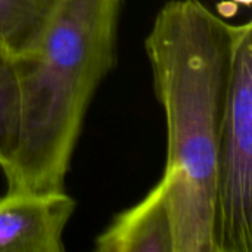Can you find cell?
Segmentation results:
<instances>
[{"label": "cell", "instance_id": "1", "mask_svg": "<svg viewBox=\"0 0 252 252\" xmlns=\"http://www.w3.org/2000/svg\"><path fill=\"white\" fill-rule=\"evenodd\" d=\"M235 25L201 0H170L145 38L167 127L161 182L176 252H213L214 176L233 69Z\"/></svg>", "mask_w": 252, "mask_h": 252}, {"label": "cell", "instance_id": "2", "mask_svg": "<svg viewBox=\"0 0 252 252\" xmlns=\"http://www.w3.org/2000/svg\"><path fill=\"white\" fill-rule=\"evenodd\" d=\"M123 0H59L34 49L16 56L19 136L7 189L63 190L89 105L117 62Z\"/></svg>", "mask_w": 252, "mask_h": 252}, {"label": "cell", "instance_id": "3", "mask_svg": "<svg viewBox=\"0 0 252 252\" xmlns=\"http://www.w3.org/2000/svg\"><path fill=\"white\" fill-rule=\"evenodd\" d=\"M252 251V24L235 25L233 69L213 208V252Z\"/></svg>", "mask_w": 252, "mask_h": 252}, {"label": "cell", "instance_id": "4", "mask_svg": "<svg viewBox=\"0 0 252 252\" xmlns=\"http://www.w3.org/2000/svg\"><path fill=\"white\" fill-rule=\"evenodd\" d=\"M77 204L63 190L7 189L0 198V252H62Z\"/></svg>", "mask_w": 252, "mask_h": 252}, {"label": "cell", "instance_id": "5", "mask_svg": "<svg viewBox=\"0 0 252 252\" xmlns=\"http://www.w3.org/2000/svg\"><path fill=\"white\" fill-rule=\"evenodd\" d=\"M97 252H176L167 189L159 183L136 205L120 213L96 238Z\"/></svg>", "mask_w": 252, "mask_h": 252}, {"label": "cell", "instance_id": "6", "mask_svg": "<svg viewBox=\"0 0 252 252\" xmlns=\"http://www.w3.org/2000/svg\"><path fill=\"white\" fill-rule=\"evenodd\" d=\"M59 0H0V43L16 58L37 46Z\"/></svg>", "mask_w": 252, "mask_h": 252}, {"label": "cell", "instance_id": "7", "mask_svg": "<svg viewBox=\"0 0 252 252\" xmlns=\"http://www.w3.org/2000/svg\"><path fill=\"white\" fill-rule=\"evenodd\" d=\"M19 136V84L15 56L0 43V170L13 161Z\"/></svg>", "mask_w": 252, "mask_h": 252}, {"label": "cell", "instance_id": "8", "mask_svg": "<svg viewBox=\"0 0 252 252\" xmlns=\"http://www.w3.org/2000/svg\"><path fill=\"white\" fill-rule=\"evenodd\" d=\"M236 1H241V3H244V4H250V3H251V0H236Z\"/></svg>", "mask_w": 252, "mask_h": 252}]
</instances>
